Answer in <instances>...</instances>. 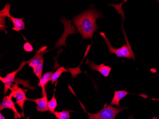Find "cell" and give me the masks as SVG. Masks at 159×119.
Here are the masks:
<instances>
[{
  "mask_svg": "<svg viewBox=\"0 0 159 119\" xmlns=\"http://www.w3.org/2000/svg\"><path fill=\"white\" fill-rule=\"evenodd\" d=\"M103 17L102 13L91 7L75 17L72 21L83 39L87 40L90 38L92 40L94 32L99 28L96 20L99 18Z\"/></svg>",
  "mask_w": 159,
  "mask_h": 119,
  "instance_id": "cell-1",
  "label": "cell"
},
{
  "mask_svg": "<svg viewBox=\"0 0 159 119\" xmlns=\"http://www.w3.org/2000/svg\"><path fill=\"white\" fill-rule=\"evenodd\" d=\"M100 112L96 113L87 112L88 114V119H115V117L120 112L126 109L125 107L117 108L114 107L112 105H106Z\"/></svg>",
  "mask_w": 159,
  "mask_h": 119,
  "instance_id": "cell-2",
  "label": "cell"
},
{
  "mask_svg": "<svg viewBox=\"0 0 159 119\" xmlns=\"http://www.w3.org/2000/svg\"><path fill=\"white\" fill-rule=\"evenodd\" d=\"M100 34L105 40V43H106L107 46H108L110 54L114 53L118 57H125L127 59H129L133 58L134 59V55L133 52L131 50H129V48H128L125 44H124V45L120 48H117V49L115 48L111 45V43L109 39L107 38L105 33L103 32H101V33H100Z\"/></svg>",
  "mask_w": 159,
  "mask_h": 119,
  "instance_id": "cell-3",
  "label": "cell"
},
{
  "mask_svg": "<svg viewBox=\"0 0 159 119\" xmlns=\"http://www.w3.org/2000/svg\"><path fill=\"white\" fill-rule=\"evenodd\" d=\"M11 5L9 3H7L4 6V8L0 11V16L8 17L11 19L13 25L12 30L17 32L23 30L25 29V24L23 21L24 18H17L12 16L10 13Z\"/></svg>",
  "mask_w": 159,
  "mask_h": 119,
  "instance_id": "cell-4",
  "label": "cell"
},
{
  "mask_svg": "<svg viewBox=\"0 0 159 119\" xmlns=\"http://www.w3.org/2000/svg\"><path fill=\"white\" fill-rule=\"evenodd\" d=\"M29 61H24L23 62L20 63V65L19 67L16 70L14 71L11 73H8L6 75V76L4 77H0V80L2 81L4 85V90H3V94L4 95L6 94L8 92L9 90H11V86H13V82L14 81V79L16 78V74H17L18 72L21 70L24 66H25L26 63H28Z\"/></svg>",
  "mask_w": 159,
  "mask_h": 119,
  "instance_id": "cell-5",
  "label": "cell"
},
{
  "mask_svg": "<svg viewBox=\"0 0 159 119\" xmlns=\"http://www.w3.org/2000/svg\"><path fill=\"white\" fill-rule=\"evenodd\" d=\"M11 91V93H10V94L12 97L16 98V102L15 103L17 104L18 106L20 107L22 110L23 115L24 116V105L25 102L28 100L26 96V90L19 87L17 85H13Z\"/></svg>",
  "mask_w": 159,
  "mask_h": 119,
  "instance_id": "cell-6",
  "label": "cell"
},
{
  "mask_svg": "<svg viewBox=\"0 0 159 119\" xmlns=\"http://www.w3.org/2000/svg\"><path fill=\"white\" fill-rule=\"evenodd\" d=\"M12 96L10 94L9 95L4 96L2 101L0 104V110L4 109H9L12 110L14 113V119H20L23 115L18 112L15 106V103H13L12 100Z\"/></svg>",
  "mask_w": 159,
  "mask_h": 119,
  "instance_id": "cell-7",
  "label": "cell"
},
{
  "mask_svg": "<svg viewBox=\"0 0 159 119\" xmlns=\"http://www.w3.org/2000/svg\"><path fill=\"white\" fill-rule=\"evenodd\" d=\"M86 63L89 65L90 68L92 70L99 71L101 74H102V76L105 77L109 76L112 69V68L110 66L105 65L104 63L97 65L88 59L87 60Z\"/></svg>",
  "mask_w": 159,
  "mask_h": 119,
  "instance_id": "cell-8",
  "label": "cell"
},
{
  "mask_svg": "<svg viewBox=\"0 0 159 119\" xmlns=\"http://www.w3.org/2000/svg\"><path fill=\"white\" fill-rule=\"evenodd\" d=\"M28 101H32L37 105L36 110L41 112H45L48 111V101L47 94L43 96L42 98L36 99H28Z\"/></svg>",
  "mask_w": 159,
  "mask_h": 119,
  "instance_id": "cell-9",
  "label": "cell"
},
{
  "mask_svg": "<svg viewBox=\"0 0 159 119\" xmlns=\"http://www.w3.org/2000/svg\"><path fill=\"white\" fill-rule=\"evenodd\" d=\"M47 46H43L38 51H36V54L31 60H29V66L34 69L43 59V55L45 53Z\"/></svg>",
  "mask_w": 159,
  "mask_h": 119,
  "instance_id": "cell-10",
  "label": "cell"
},
{
  "mask_svg": "<svg viewBox=\"0 0 159 119\" xmlns=\"http://www.w3.org/2000/svg\"><path fill=\"white\" fill-rule=\"evenodd\" d=\"M53 73V70L46 72L43 75L40 80H39L40 81L38 83V86L42 88V96L44 95L45 94H47L46 92V88Z\"/></svg>",
  "mask_w": 159,
  "mask_h": 119,
  "instance_id": "cell-11",
  "label": "cell"
},
{
  "mask_svg": "<svg viewBox=\"0 0 159 119\" xmlns=\"http://www.w3.org/2000/svg\"><path fill=\"white\" fill-rule=\"evenodd\" d=\"M129 93L127 92L125 90L122 91H115L114 93L113 98L111 100V105H115L116 106H120V102L121 99L125 98Z\"/></svg>",
  "mask_w": 159,
  "mask_h": 119,
  "instance_id": "cell-12",
  "label": "cell"
},
{
  "mask_svg": "<svg viewBox=\"0 0 159 119\" xmlns=\"http://www.w3.org/2000/svg\"><path fill=\"white\" fill-rule=\"evenodd\" d=\"M64 72H68V71L63 66L60 67L59 68L57 69L56 71L53 72L51 79H50V81H51L52 84V85L57 81L61 76V74Z\"/></svg>",
  "mask_w": 159,
  "mask_h": 119,
  "instance_id": "cell-13",
  "label": "cell"
},
{
  "mask_svg": "<svg viewBox=\"0 0 159 119\" xmlns=\"http://www.w3.org/2000/svg\"><path fill=\"white\" fill-rule=\"evenodd\" d=\"M44 65V60L42 59L38 65L36 66L33 69V72L34 74L37 77L39 80H40L42 77L43 75V69Z\"/></svg>",
  "mask_w": 159,
  "mask_h": 119,
  "instance_id": "cell-14",
  "label": "cell"
},
{
  "mask_svg": "<svg viewBox=\"0 0 159 119\" xmlns=\"http://www.w3.org/2000/svg\"><path fill=\"white\" fill-rule=\"evenodd\" d=\"M57 106V101L55 97V93L53 94L52 98L50 101H48V111L50 113L53 114L55 112V109Z\"/></svg>",
  "mask_w": 159,
  "mask_h": 119,
  "instance_id": "cell-15",
  "label": "cell"
},
{
  "mask_svg": "<svg viewBox=\"0 0 159 119\" xmlns=\"http://www.w3.org/2000/svg\"><path fill=\"white\" fill-rule=\"evenodd\" d=\"M70 111H63L61 112L55 111L53 114L55 115L57 119H70Z\"/></svg>",
  "mask_w": 159,
  "mask_h": 119,
  "instance_id": "cell-16",
  "label": "cell"
},
{
  "mask_svg": "<svg viewBox=\"0 0 159 119\" xmlns=\"http://www.w3.org/2000/svg\"><path fill=\"white\" fill-rule=\"evenodd\" d=\"M24 49L27 52H32L34 50V48L31 44L29 42H26L24 45Z\"/></svg>",
  "mask_w": 159,
  "mask_h": 119,
  "instance_id": "cell-17",
  "label": "cell"
},
{
  "mask_svg": "<svg viewBox=\"0 0 159 119\" xmlns=\"http://www.w3.org/2000/svg\"><path fill=\"white\" fill-rule=\"evenodd\" d=\"M1 16V18H2L3 19V21L2 20H1V31H4L6 33V25H5V20L6 17L1 16Z\"/></svg>",
  "mask_w": 159,
  "mask_h": 119,
  "instance_id": "cell-18",
  "label": "cell"
},
{
  "mask_svg": "<svg viewBox=\"0 0 159 119\" xmlns=\"http://www.w3.org/2000/svg\"><path fill=\"white\" fill-rule=\"evenodd\" d=\"M0 119H6L3 115L2 113L0 114Z\"/></svg>",
  "mask_w": 159,
  "mask_h": 119,
  "instance_id": "cell-19",
  "label": "cell"
},
{
  "mask_svg": "<svg viewBox=\"0 0 159 119\" xmlns=\"http://www.w3.org/2000/svg\"><path fill=\"white\" fill-rule=\"evenodd\" d=\"M128 119H134V118L132 115H131V116H129V117L128 118Z\"/></svg>",
  "mask_w": 159,
  "mask_h": 119,
  "instance_id": "cell-20",
  "label": "cell"
},
{
  "mask_svg": "<svg viewBox=\"0 0 159 119\" xmlns=\"http://www.w3.org/2000/svg\"><path fill=\"white\" fill-rule=\"evenodd\" d=\"M151 119H158V118H157V117H153V118H152Z\"/></svg>",
  "mask_w": 159,
  "mask_h": 119,
  "instance_id": "cell-21",
  "label": "cell"
}]
</instances>
